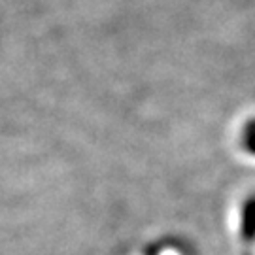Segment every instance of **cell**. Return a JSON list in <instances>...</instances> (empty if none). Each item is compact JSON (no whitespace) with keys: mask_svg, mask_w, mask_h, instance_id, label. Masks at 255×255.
I'll use <instances>...</instances> for the list:
<instances>
[{"mask_svg":"<svg viewBox=\"0 0 255 255\" xmlns=\"http://www.w3.org/2000/svg\"><path fill=\"white\" fill-rule=\"evenodd\" d=\"M240 237L246 244L255 242V193L250 195L242 206V219H240Z\"/></svg>","mask_w":255,"mask_h":255,"instance_id":"cell-1","label":"cell"},{"mask_svg":"<svg viewBox=\"0 0 255 255\" xmlns=\"http://www.w3.org/2000/svg\"><path fill=\"white\" fill-rule=\"evenodd\" d=\"M244 147H246L250 153L255 155V130L254 128H250L246 132V136H244Z\"/></svg>","mask_w":255,"mask_h":255,"instance_id":"cell-2","label":"cell"}]
</instances>
